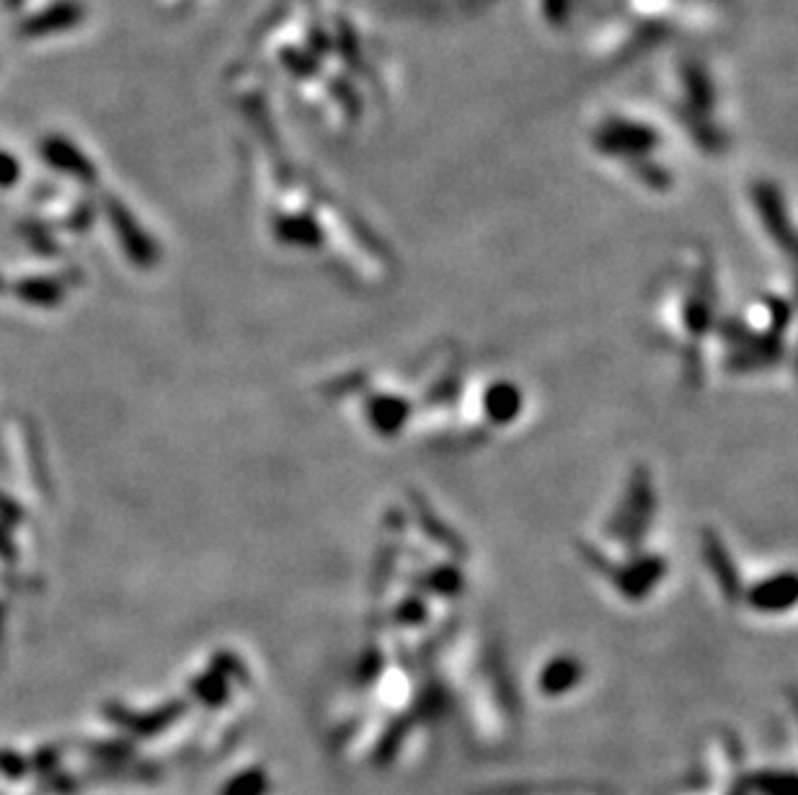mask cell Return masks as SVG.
I'll return each instance as SVG.
<instances>
[{
	"label": "cell",
	"mask_w": 798,
	"mask_h": 795,
	"mask_svg": "<svg viewBox=\"0 0 798 795\" xmlns=\"http://www.w3.org/2000/svg\"><path fill=\"white\" fill-rule=\"evenodd\" d=\"M581 540V561L623 597H649L670 574V555L659 548V491L651 473L631 470L615 506Z\"/></svg>",
	"instance_id": "6da1fadb"
},
{
	"label": "cell",
	"mask_w": 798,
	"mask_h": 795,
	"mask_svg": "<svg viewBox=\"0 0 798 795\" xmlns=\"http://www.w3.org/2000/svg\"><path fill=\"white\" fill-rule=\"evenodd\" d=\"M718 266L710 251L690 249L661 274L651 298V334L678 361L682 380L701 385L714 365V346L726 315Z\"/></svg>",
	"instance_id": "7a4b0ae2"
},
{
	"label": "cell",
	"mask_w": 798,
	"mask_h": 795,
	"mask_svg": "<svg viewBox=\"0 0 798 795\" xmlns=\"http://www.w3.org/2000/svg\"><path fill=\"white\" fill-rule=\"evenodd\" d=\"M83 16H85V9L81 3H76V0H62V3H55V5H49V9L28 16L24 24H21L19 34L21 36L62 34L81 24Z\"/></svg>",
	"instance_id": "3957f363"
},
{
	"label": "cell",
	"mask_w": 798,
	"mask_h": 795,
	"mask_svg": "<svg viewBox=\"0 0 798 795\" xmlns=\"http://www.w3.org/2000/svg\"><path fill=\"white\" fill-rule=\"evenodd\" d=\"M21 3H24V0H5V9H19Z\"/></svg>",
	"instance_id": "277c9868"
}]
</instances>
